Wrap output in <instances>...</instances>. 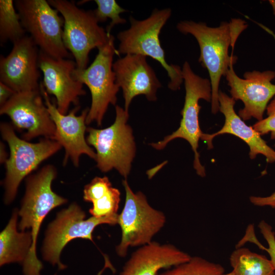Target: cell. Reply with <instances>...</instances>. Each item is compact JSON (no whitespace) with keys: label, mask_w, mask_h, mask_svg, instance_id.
Returning <instances> with one entry per match:
<instances>
[{"label":"cell","mask_w":275,"mask_h":275,"mask_svg":"<svg viewBox=\"0 0 275 275\" xmlns=\"http://www.w3.org/2000/svg\"><path fill=\"white\" fill-rule=\"evenodd\" d=\"M248 28L246 22L232 18L222 22L217 27H210L204 22L182 21L177 28L181 33L191 34L197 40L200 49L199 62L208 71L211 87V110L213 114L219 111L218 100L221 77L225 76L230 66L237 58L229 54L241 33Z\"/></svg>","instance_id":"1"},{"label":"cell","mask_w":275,"mask_h":275,"mask_svg":"<svg viewBox=\"0 0 275 275\" xmlns=\"http://www.w3.org/2000/svg\"><path fill=\"white\" fill-rule=\"evenodd\" d=\"M56 175L55 167L47 165L26 180L25 193L18 212L21 218L18 226L21 231L31 230L33 243L23 263L24 275H40L43 265L37 257L36 244L41 225L49 211L67 202L52 189Z\"/></svg>","instance_id":"2"},{"label":"cell","mask_w":275,"mask_h":275,"mask_svg":"<svg viewBox=\"0 0 275 275\" xmlns=\"http://www.w3.org/2000/svg\"><path fill=\"white\" fill-rule=\"evenodd\" d=\"M171 13L170 8H166L154 10L149 17L142 20L130 16V28L117 35L119 41L117 51L118 55L140 54L158 61L167 72L170 79L168 88L176 91L183 81L182 69L179 66L168 63L159 39L161 29Z\"/></svg>","instance_id":"3"},{"label":"cell","mask_w":275,"mask_h":275,"mask_svg":"<svg viewBox=\"0 0 275 275\" xmlns=\"http://www.w3.org/2000/svg\"><path fill=\"white\" fill-rule=\"evenodd\" d=\"M114 122L104 129L87 128L86 140L96 149L97 168L103 172L115 169L125 179L130 173L136 151L132 129L127 124L128 112L115 106Z\"/></svg>","instance_id":"4"},{"label":"cell","mask_w":275,"mask_h":275,"mask_svg":"<svg viewBox=\"0 0 275 275\" xmlns=\"http://www.w3.org/2000/svg\"><path fill=\"white\" fill-rule=\"evenodd\" d=\"M64 18L63 41L75 59L77 69L87 68L91 50L104 45L111 34L99 25L93 10L78 8L73 1L48 0Z\"/></svg>","instance_id":"5"},{"label":"cell","mask_w":275,"mask_h":275,"mask_svg":"<svg viewBox=\"0 0 275 275\" xmlns=\"http://www.w3.org/2000/svg\"><path fill=\"white\" fill-rule=\"evenodd\" d=\"M181 69L185 96L184 106L181 112L182 119L179 127L172 134L165 136L163 140L150 145L156 150H162L170 142L175 139L185 140L194 152V168L199 176L204 177L206 175L205 169L200 162V154L198 151L199 140L204 134L200 127L199 115L201 106L199 101L202 99L211 102L210 81L194 73L187 61L184 62Z\"/></svg>","instance_id":"6"},{"label":"cell","mask_w":275,"mask_h":275,"mask_svg":"<svg viewBox=\"0 0 275 275\" xmlns=\"http://www.w3.org/2000/svg\"><path fill=\"white\" fill-rule=\"evenodd\" d=\"M115 38L111 35L108 41L99 48L92 63L82 70L76 68L73 77L86 85L90 90L92 102L86 118V124L96 122L101 126L109 104L116 105L119 87L116 82L113 69V58L118 54L114 44Z\"/></svg>","instance_id":"7"},{"label":"cell","mask_w":275,"mask_h":275,"mask_svg":"<svg viewBox=\"0 0 275 275\" xmlns=\"http://www.w3.org/2000/svg\"><path fill=\"white\" fill-rule=\"evenodd\" d=\"M122 184L126 197L123 209L119 214L118 224L122 235L116 251L119 256L124 257L129 247L151 242L153 237L164 225L166 219L162 212L149 205L142 192L134 193L126 179Z\"/></svg>","instance_id":"8"},{"label":"cell","mask_w":275,"mask_h":275,"mask_svg":"<svg viewBox=\"0 0 275 275\" xmlns=\"http://www.w3.org/2000/svg\"><path fill=\"white\" fill-rule=\"evenodd\" d=\"M0 128L2 136L7 142L10 151L5 162L4 181L5 202L9 204L15 199L22 180L62 146L50 139L45 138L36 143L21 139L15 133L14 127L7 123H1Z\"/></svg>","instance_id":"9"},{"label":"cell","mask_w":275,"mask_h":275,"mask_svg":"<svg viewBox=\"0 0 275 275\" xmlns=\"http://www.w3.org/2000/svg\"><path fill=\"white\" fill-rule=\"evenodd\" d=\"M22 25L40 51L55 59H70L63 41L64 18L45 0H16Z\"/></svg>","instance_id":"10"},{"label":"cell","mask_w":275,"mask_h":275,"mask_svg":"<svg viewBox=\"0 0 275 275\" xmlns=\"http://www.w3.org/2000/svg\"><path fill=\"white\" fill-rule=\"evenodd\" d=\"M86 214L76 203L59 212L49 225L44 239L42 254L43 259L52 265H58L60 269L66 266L60 259L65 246L71 240L81 238L93 241V232L99 225H114L118 224L119 214L86 219Z\"/></svg>","instance_id":"11"},{"label":"cell","mask_w":275,"mask_h":275,"mask_svg":"<svg viewBox=\"0 0 275 275\" xmlns=\"http://www.w3.org/2000/svg\"><path fill=\"white\" fill-rule=\"evenodd\" d=\"M43 99L40 89L15 93L1 107L0 114L9 117L14 127L23 132L25 141L39 136L51 139L55 125Z\"/></svg>","instance_id":"12"},{"label":"cell","mask_w":275,"mask_h":275,"mask_svg":"<svg viewBox=\"0 0 275 275\" xmlns=\"http://www.w3.org/2000/svg\"><path fill=\"white\" fill-rule=\"evenodd\" d=\"M230 65L225 76L230 87V93L235 101L240 100L243 108L238 111V116L243 121L254 118L258 121L263 119L266 107L275 96V71L266 70L248 71L243 78L239 77Z\"/></svg>","instance_id":"13"},{"label":"cell","mask_w":275,"mask_h":275,"mask_svg":"<svg viewBox=\"0 0 275 275\" xmlns=\"http://www.w3.org/2000/svg\"><path fill=\"white\" fill-rule=\"evenodd\" d=\"M13 44L7 57L1 56L0 81L16 93L40 90L38 47L26 35Z\"/></svg>","instance_id":"14"},{"label":"cell","mask_w":275,"mask_h":275,"mask_svg":"<svg viewBox=\"0 0 275 275\" xmlns=\"http://www.w3.org/2000/svg\"><path fill=\"white\" fill-rule=\"evenodd\" d=\"M40 89L45 104L55 125V132L51 140L59 143L65 150L63 160L64 164L70 158L73 164L78 167L80 156L82 154L95 159L96 153L88 144L85 136L87 129L86 118L89 108H85L80 115L77 116L76 114L80 109V106H76L68 114H62L59 111L57 104L50 100L42 82H40Z\"/></svg>","instance_id":"15"},{"label":"cell","mask_w":275,"mask_h":275,"mask_svg":"<svg viewBox=\"0 0 275 275\" xmlns=\"http://www.w3.org/2000/svg\"><path fill=\"white\" fill-rule=\"evenodd\" d=\"M38 66L43 74L42 84L48 94L54 95L59 111L66 115L70 104H79V97L86 94L83 84L75 80L73 71L77 68L70 59H55L39 51Z\"/></svg>","instance_id":"16"},{"label":"cell","mask_w":275,"mask_h":275,"mask_svg":"<svg viewBox=\"0 0 275 275\" xmlns=\"http://www.w3.org/2000/svg\"><path fill=\"white\" fill-rule=\"evenodd\" d=\"M116 82L122 90L124 109L128 112L132 99L144 95L149 101L157 99L156 92L161 87L146 57L128 54L113 63Z\"/></svg>","instance_id":"17"},{"label":"cell","mask_w":275,"mask_h":275,"mask_svg":"<svg viewBox=\"0 0 275 275\" xmlns=\"http://www.w3.org/2000/svg\"><path fill=\"white\" fill-rule=\"evenodd\" d=\"M219 111L225 116L223 127L212 134H204L201 140L206 142L208 149L213 148L212 140L217 135L230 134L239 138L249 147V156L255 159L259 154L266 157L268 163L275 162V150L271 148L253 127L246 125L234 111L235 100L219 90Z\"/></svg>","instance_id":"18"},{"label":"cell","mask_w":275,"mask_h":275,"mask_svg":"<svg viewBox=\"0 0 275 275\" xmlns=\"http://www.w3.org/2000/svg\"><path fill=\"white\" fill-rule=\"evenodd\" d=\"M191 258L172 244L151 241L132 253L119 275H157L161 269L170 268Z\"/></svg>","instance_id":"19"},{"label":"cell","mask_w":275,"mask_h":275,"mask_svg":"<svg viewBox=\"0 0 275 275\" xmlns=\"http://www.w3.org/2000/svg\"><path fill=\"white\" fill-rule=\"evenodd\" d=\"M84 199L92 203L89 212L93 216L102 217L117 214L120 193L113 187L108 177H96L84 189Z\"/></svg>","instance_id":"20"},{"label":"cell","mask_w":275,"mask_h":275,"mask_svg":"<svg viewBox=\"0 0 275 275\" xmlns=\"http://www.w3.org/2000/svg\"><path fill=\"white\" fill-rule=\"evenodd\" d=\"M18 213L15 211L8 224L0 234V264L12 262L23 263L32 245L31 232H18Z\"/></svg>","instance_id":"21"},{"label":"cell","mask_w":275,"mask_h":275,"mask_svg":"<svg viewBox=\"0 0 275 275\" xmlns=\"http://www.w3.org/2000/svg\"><path fill=\"white\" fill-rule=\"evenodd\" d=\"M230 262L236 275H275L270 260L246 248H237L233 251Z\"/></svg>","instance_id":"22"},{"label":"cell","mask_w":275,"mask_h":275,"mask_svg":"<svg viewBox=\"0 0 275 275\" xmlns=\"http://www.w3.org/2000/svg\"><path fill=\"white\" fill-rule=\"evenodd\" d=\"M12 0L0 1V42L12 43L25 36L20 17Z\"/></svg>","instance_id":"23"},{"label":"cell","mask_w":275,"mask_h":275,"mask_svg":"<svg viewBox=\"0 0 275 275\" xmlns=\"http://www.w3.org/2000/svg\"><path fill=\"white\" fill-rule=\"evenodd\" d=\"M224 273L225 268L221 264L201 257L194 256L188 261L157 275H222Z\"/></svg>","instance_id":"24"},{"label":"cell","mask_w":275,"mask_h":275,"mask_svg":"<svg viewBox=\"0 0 275 275\" xmlns=\"http://www.w3.org/2000/svg\"><path fill=\"white\" fill-rule=\"evenodd\" d=\"M97 8L93 10L94 15L99 22L106 21L110 18L111 21L106 28L107 34H111V31L116 25L126 23V20L120 16V14L126 11L122 8L115 0H95Z\"/></svg>","instance_id":"25"},{"label":"cell","mask_w":275,"mask_h":275,"mask_svg":"<svg viewBox=\"0 0 275 275\" xmlns=\"http://www.w3.org/2000/svg\"><path fill=\"white\" fill-rule=\"evenodd\" d=\"M267 117L257 121L252 126L261 135L270 133L272 140H275V96L268 103L266 109Z\"/></svg>","instance_id":"26"},{"label":"cell","mask_w":275,"mask_h":275,"mask_svg":"<svg viewBox=\"0 0 275 275\" xmlns=\"http://www.w3.org/2000/svg\"><path fill=\"white\" fill-rule=\"evenodd\" d=\"M258 228L268 244V247H265L263 250L269 254L270 260L275 269V233L271 226L264 221L259 223Z\"/></svg>","instance_id":"27"},{"label":"cell","mask_w":275,"mask_h":275,"mask_svg":"<svg viewBox=\"0 0 275 275\" xmlns=\"http://www.w3.org/2000/svg\"><path fill=\"white\" fill-rule=\"evenodd\" d=\"M250 201L255 206H269L275 209V191L266 197L251 196Z\"/></svg>","instance_id":"28"},{"label":"cell","mask_w":275,"mask_h":275,"mask_svg":"<svg viewBox=\"0 0 275 275\" xmlns=\"http://www.w3.org/2000/svg\"><path fill=\"white\" fill-rule=\"evenodd\" d=\"M9 87L0 81V106L4 105L15 93Z\"/></svg>","instance_id":"29"},{"label":"cell","mask_w":275,"mask_h":275,"mask_svg":"<svg viewBox=\"0 0 275 275\" xmlns=\"http://www.w3.org/2000/svg\"><path fill=\"white\" fill-rule=\"evenodd\" d=\"M1 148H0V159H1V162L4 163L6 161V160L8 159V155L7 153V152L5 150V147L4 146V144L3 143H2L1 142Z\"/></svg>","instance_id":"30"},{"label":"cell","mask_w":275,"mask_h":275,"mask_svg":"<svg viewBox=\"0 0 275 275\" xmlns=\"http://www.w3.org/2000/svg\"><path fill=\"white\" fill-rule=\"evenodd\" d=\"M269 3L271 5L273 10V14L275 15V3L274 2L273 0L269 1Z\"/></svg>","instance_id":"31"},{"label":"cell","mask_w":275,"mask_h":275,"mask_svg":"<svg viewBox=\"0 0 275 275\" xmlns=\"http://www.w3.org/2000/svg\"><path fill=\"white\" fill-rule=\"evenodd\" d=\"M222 275H236V274L233 271H232L230 272H229L228 273H224Z\"/></svg>","instance_id":"32"},{"label":"cell","mask_w":275,"mask_h":275,"mask_svg":"<svg viewBox=\"0 0 275 275\" xmlns=\"http://www.w3.org/2000/svg\"><path fill=\"white\" fill-rule=\"evenodd\" d=\"M274 2L275 3V0H273Z\"/></svg>","instance_id":"33"}]
</instances>
